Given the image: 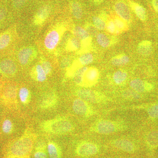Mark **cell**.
Here are the masks:
<instances>
[{"label":"cell","mask_w":158,"mask_h":158,"mask_svg":"<svg viewBox=\"0 0 158 158\" xmlns=\"http://www.w3.org/2000/svg\"><path fill=\"white\" fill-rule=\"evenodd\" d=\"M37 135L28 127L19 138L11 141L7 148L6 158H30Z\"/></svg>","instance_id":"obj_1"},{"label":"cell","mask_w":158,"mask_h":158,"mask_svg":"<svg viewBox=\"0 0 158 158\" xmlns=\"http://www.w3.org/2000/svg\"><path fill=\"white\" fill-rule=\"evenodd\" d=\"M67 31V25L63 21L53 24L48 29L44 38V48L49 53H56L63 35Z\"/></svg>","instance_id":"obj_2"},{"label":"cell","mask_w":158,"mask_h":158,"mask_svg":"<svg viewBox=\"0 0 158 158\" xmlns=\"http://www.w3.org/2000/svg\"><path fill=\"white\" fill-rule=\"evenodd\" d=\"M40 127L44 132L56 135L69 134L74 130L72 123L63 116L44 120L40 123Z\"/></svg>","instance_id":"obj_3"},{"label":"cell","mask_w":158,"mask_h":158,"mask_svg":"<svg viewBox=\"0 0 158 158\" xmlns=\"http://www.w3.org/2000/svg\"><path fill=\"white\" fill-rule=\"evenodd\" d=\"M127 127L123 121L99 119L91 125L90 131L100 135H107L125 131Z\"/></svg>","instance_id":"obj_4"},{"label":"cell","mask_w":158,"mask_h":158,"mask_svg":"<svg viewBox=\"0 0 158 158\" xmlns=\"http://www.w3.org/2000/svg\"><path fill=\"white\" fill-rule=\"evenodd\" d=\"M18 92L16 83L11 81L3 82L0 88V103L10 109H17Z\"/></svg>","instance_id":"obj_5"},{"label":"cell","mask_w":158,"mask_h":158,"mask_svg":"<svg viewBox=\"0 0 158 158\" xmlns=\"http://www.w3.org/2000/svg\"><path fill=\"white\" fill-rule=\"evenodd\" d=\"M17 29L15 25L0 33V56L9 55L13 51L18 41Z\"/></svg>","instance_id":"obj_6"},{"label":"cell","mask_w":158,"mask_h":158,"mask_svg":"<svg viewBox=\"0 0 158 158\" xmlns=\"http://www.w3.org/2000/svg\"><path fill=\"white\" fill-rule=\"evenodd\" d=\"M75 93L77 98L81 99L90 103H105L110 101V98L101 92L87 88L77 89Z\"/></svg>","instance_id":"obj_7"},{"label":"cell","mask_w":158,"mask_h":158,"mask_svg":"<svg viewBox=\"0 0 158 158\" xmlns=\"http://www.w3.org/2000/svg\"><path fill=\"white\" fill-rule=\"evenodd\" d=\"M38 50L35 46H23L17 52V60L20 65L23 67L28 66L37 58Z\"/></svg>","instance_id":"obj_8"},{"label":"cell","mask_w":158,"mask_h":158,"mask_svg":"<svg viewBox=\"0 0 158 158\" xmlns=\"http://www.w3.org/2000/svg\"><path fill=\"white\" fill-rule=\"evenodd\" d=\"M99 145L94 142L88 141H81L77 144L75 153L82 158H88L97 154L100 151Z\"/></svg>","instance_id":"obj_9"},{"label":"cell","mask_w":158,"mask_h":158,"mask_svg":"<svg viewBox=\"0 0 158 158\" xmlns=\"http://www.w3.org/2000/svg\"><path fill=\"white\" fill-rule=\"evenodd\" d=\"M72 108L77 115L86 118L94 116L97 113L90 103L81 98H77L73 101Z\"/></svg>","instance_id":"obj_10"},{"label":"cell","mask_w":158,"mask_h":158,"mask_svg":"<svg viewBox=\"0 0 158 158\" xmlns=\"http://www.w3.org/2000/svg\"><path fill=\"white\" fill-rule=\"evenodd\" d=\"M17 64L11 57L7 56L0 59V74L7 78L13 77L17 73Z\"/></svg>","instance_id":"obj_11"},{"label":"cell","mask_w":158,"mask_h":158,"mask_svg":"<svg viewBox=\"0 0 158 158\" xmlns=\"http://www.w3.org/2000/svg\"><path fill=\"white\" fill-rule=\"evenodd\" d=\"M59 97L56 92L51 91L45 94L41 98L39 107L43 110H47L55 108L59 102Z\"/></svg>","instance_id":"obj_12"},{"label":"cell","mask_w":158,"mask_h":158,"mask_svg":"<svg viewBox=\"0 0 158 158\" xmlns=\"http://www.w3.org/2000/svg\"><path fill=\"white\" fill-rule=\"evenodd\" d=\"M51 11L52 9L49 5H44L40 7L34 15L33 20V24L35 27H42L49 17Z\"/></svg>","instance_id":"obj_13"},{"label":"cell","mask_w":158,"mask_h":158,"mask_svg":"<svg viewBox=\"0 0 158 158\" xmlns=\"http://www.w3.org/2000/svg\"><path fill=\"white\" fill-rule=\"evenodd\" d=\"M99 73L97 69L95 67H89L84 75L83 84L81 87L88 88L92 87L98 81Z\"/></svg>","instance_id":"obj_14"},{"label":"cell","mask_w":158,"mask_h":158,"mask_svg":"<svg viewBox=\"0 0 158 158\" xmlns=\"http://www.w3.org/2000/svg\"><path fill=\"white\" fill-rule=\"evenodd\" d=\"M111 144L117 149L124 152L133 153L136 150V146L135 143L127 139L118 138L111 141Z\"/></svg>","instance_id":"obj_15"},{"label":"cell","mask_w":158,"mask_h":158,"mask_svg":"<svg viewBox=\"0 0 158 158\" xmlns=\"http://www.w3.org/2000/svg\"><path fill=\"white\" fill-rule=\"evenodd\" d=\"M72 32L74 36L81 40V48H85L88 47L90 44L91 38L90 35L85 28L80 26H75L72 30Z\"/></svg>","instance_id":"obj_16"},{"label":"cell","mask_w":158,"mask_h":158,"mask_svg":"<svg viewBox=\"0 0 158 158\" xmlns=\"http://www.w3.org/2000/svg\"><path fill=\"white\" fill-rule=\"evenodd\" d=\"M114 9L116 14L122 19L126 21L129 22L131 19V11L128 6L124 1L119 0L114 5Z\"/></svg>","instance_id":"obj_17"},{"label":"cell","mask_w":158,"mask_h":158,"mask_svg":"<svg viewBox=\"0 0 158 158\" xmlns=\"http://www.w3.org/2000/svg\"><path fill=\"white\" fill-rule=\"evenodd\" d=\"M130 86L134 91L138 93L150 91L153 88V86L152 84L139 79H134L131 81Z\"/></svg>","instance_id":"obj_18"},{"label":"cell","mask_w":158,"mask_h":158,"mask_svg":"<svg viewBox=\"0 0 158 158\" xmlns=\"http://www.w3.org/2000/svg\"><path fill=\"white\" fill-rule=\"evenodd\" d=\"M31 78L38 82L45 81L47 79V75L40 63H37L31 68L30 71Z\"/></svg>","instance_id":"obj_19"},{"label":"cell","mask_w":158,"mask_h":158,"mask_svg":"<svg viewBox=\"0 0 158 158\" xmlns=\"http://www.w3.org/2000/svg\"><path fill=\"white\" fill-rule=\"evenodd\" d=\"M47 151L49 158H62V149L55 141H49L47 144Z\"/></svg>","instance_id":"obj_20"},{"label":"cell","mask_w":158,"mask_h":158,"mask_svg":"<svg viewBox=\"0 0 158 158\" xmlns=\"http://www.w3.org/2000/svg\"><path fill=\"white\" fill-rule=\"evenodd\" d=\"M81 47V40L75 36L70 37L66 42L65 49L68 52H75Z\"/></svg>","instance_id":"obj_21"},{"label":"cell","mask_w":158,"mask_h":158,"mask_svg":"<svg viewBox=\"0 0 158 158\" xmlns=\"http://www.w3.org/2000/svg\"><path fill=\"white\" fill-rule=\"evenodd\" d=\"M18 94L20 101L23 104L27 105L31 102V92L27 87L25 86L20 87L18 90Z\"/></svg>","instance_id":"obj_22"},{"label":"cell","mask_w":158,"mask_h":158,"mask_svg":"<svg viewBox=\"0 0 158 158\" xmlns=\"http://www.w3.org/2000/svg\"><path fill=\"white\" fill-rule=\"evenodd\" d=\"M47 145L40 141L36 145L34 153V158H48Z\"/></svg>","instance_id":"obj_23"},{"label":"cell","mask_w":158,"mask_h":158,"mask_svg":"<svg viewBox=\"0 0 158 158\" xmlns=\"http://www.w3.org/2000/svg\"><path fill=\"white\" fill-rule=\"evenodd\" d=\"M138 53L142 56H147L152 52V44L148 40H143L139 44L138 46Z\"/></svg>","instance_id":"obj_24"},{"label":"cell","mask_w":158,"mask_h":158,"mask_svg":"<svg viewBox=\"0 0 158 158\" xmlns=\"http://www.w3.org/2000/svg\"><path fill=\"white\" fill-rule=\"evenodd\" d=\"M130 4L132 9L135 12L137 17L142 21H145L147 18L146 11L145 9L142 6L137 3L130 2Z\"/></svg>","instance_id":"obj_25"},{"label":"cell","mask_w":158,"mask_h":158,"mask_svg":"<svg viewBox=\"0 0 158 158\" xmlns=\"http://www.w3.org/2000/svg\"><path fill=\"white\" fill-rule=\"evenodd\" d=\"M88 69V67L87 66H83V67L78 69L74 73L72 78L73 79L74 82L77 85L81 87L82 84H83L84 75Z\"/></svg>","instance_id":"obj_26"},{"label":"cell","mask_w":158,"mask_h":158,"mask_svg":"<svg viewBox=\"0 0 158 158\" xmlns=\"http://www.w3.org/2000/svg\"><path fill=\"white\" fill-rule=\"evenodd\" d=\"M113 78L114 83L116 85H122L127 79V73L124 70H117L113 74Z\"/></svg>","instance_id":"obj_27"},{"label":"cell","mask_w":158,"mask_h":158,"mask_svg":"<svg viewBox=\"0 0 158 158\" xmlns=\"http://www.w3.org/2000/svg\"><path fill=\"white\" fill-rule=\"evenodd\" d=\"M129 57L124 54H121L118 56L113 57L111 59L112 65L116 66H121L126 65L129 62Z\"/></svg>","instance_id":"obj_28"},{"label":"cell","mask_w":158,"mask_h":158,"mask_svg":"<svg viewBox=\"0 0 158 158\" xmlns=\"http://www.w3.org/2000/svg\"><path fill=\"white\" fill-rule=\"evenodd\" d=\"M39 63L45 71L47 76H50L52 73V65L51 62L44 56L41 55L40 57Z\"/></svg>","instance_id":"obj_29"},{"label":"cell","mask_w":158,"mask_h":158,"mask_svg":"<svg viewBox=\"0 0 158 158\" xmlns=\"http://www.w3.org/2000/svg\"><path fill=\"white\" fill-rule=\"evenodd\" d=\"M70 9L74 17L77 19L81 18L83 15V11L80 3L77 2H72L70 5Z\"/></svg>","instance_id":"obj_30"},{"label":"cell","mask_w":158,"mask_h":158,"mask_svg":"<svg viewBox=\"0 0 158 158\" xmlns=\"http://www.w3.org/2000/svg\"><path fill=\"white\" fill-rule=\"evenodd\" d=\"M96 39L98 43L102 47H108L110 45V41L109 37L102 33L98 34Z\"/></svg>","instance_id":"obj_31"},{"label":"cell","mask_w":158,"mask_h":158,"mask_svg":"<svg viewBox=\"0 0 158 158\" xmlns=\"http://www.w3.org/2000/svg\"><path fill=\"white\" fill-rule=\"evenodd\" d=\"M2 130L6 134H10L13 131V124L9 119H6L3 121L2 125Z\"/></svg>","instance_id":"obj_32"},{"label":"cell","mask_w":158,"mask_h":158,"mask_svg":"<svg viewBox=\"0 0 158 158\" xmlns=\"http://www.w3.org/2000/svg\"><path fill=\"white\" fill-rule=\"evenodd\" d=\"M148 143L150 145H153L158 143V131H153L148 134L146 137Z\"/></svg>","instance_id":"obj_33"},{"label":"cell","mask_w":158,"mask_h":158,"mask_svg":"<svg viewBox=\"0 0 158 158\" xmlns=\"http://www.w3.org/2000/svg\"><path fill=\"white\" fill-rule=\"evenodd\" d=\"M92 20H93L94 25L97 30L102 31L104 30L106 27V23L104 20L102 19L100 17L96 16H94L92 19Z\"/></svg>","instance_id":"obj_34"},{"label":"cell","mask_w":158,"mask_h":158,"mask_svg":"<svg viewBox=\"0 0 158 158\" xmlns=\"http://www.w3.org/2000/svg\"><path fill=\"white\" fill-rule=\"evenodd\" d=\"M147 113L152 118H158V104L153 105L147 108Z\"/></svg>","instance_id":"obj_35"},{"label":"cell","mask_w":158,"mask_h":158,"mask_svg":"<svg viewBox=\"0 0 158 158\" xmlns=\"http://www.w3.org/2000/svg\"><path fill=\"white\" fill-rule=\"evenodd\" d=\"M85 30L88 32L90 36L95 37L97 35V29L94 25L88 23L85 24Z\"/></svg>","instance_id":"obj_36"},{"label":"cell","mask_w":158,"mask_h":158,"mask_svg":"<svg viewBox=\"0 0 158 158\" xmlns=\"http://www.w3.org/2000/svg\"><path fill=\"white\" fill-rule=\"evenodd\" d=\"M7 14H8V11L6 8L5 7L0 8V28L2 27L5 24Z\"/></svg>","instance_id":"obj_37"},{"label":"cell","mask_w":158,"mask_h":158,"mask_svg":"<svg viewBox=\"0 0 158 158\" xmlns=\"http://www.w3.org/2000/svg\"><path fill=\"white\" fill-rule=\"evenodd\" d=\"M114 24L117 29L119 30H123L125 28L126 25L124 22L119 18L115 19L114 20Z\"/></svg>","instance_id":"obj_38"},{"label":"cell","mask_w":158,"mask_h":158,"mask_svg":"<svg viewBox=\"0 0 158 158\" xmlns=\"http://www.w3.org/2000/svg\"><path fill=\"white\" fill-rule=\"evenodd\" d=\"M27 0H13L12 6L15 9H19L25 4Z\"/></svg>","instance_id":"obj_39"},{"label":"cell","mask_w":158,"mask_h":158,"mask_svg":"<svg viewBox=\"0 0 158 158\" xmlns=\"http://www.w3.org/2000/svg\"><path fill=\"white\" fill-rule=\"evenodd\" d=\"M106 27L107 30L109 33H111V34H113V33H115V31H116V28H115L116 26H115V24H114V22L113 21H110L108 23Z\"/></svg>","instance_id":"obj_40"},{"label":"cell","mask_w":158,"mask_h":158,"mask_svg":"<svg viewBox=\"0 0 158 158\" xmlns=\"http://www.w3.org/2000/svg\"><path fill=\"white\" fill-rule=\"evenodd\" d=\"M70 59L69 58H65L62 60V65L63 67H68V65L70 64Z\"/></svg>","instance_id":"obj_41"},{"label":"cell","mask_w":158,"mask_h":158,"mask_svg":"<svg viewBox=\"0 0 158 158\" xmlns=\"http://www.w3.org/2000/svg\"><path fill=\"white\" fill-rule=\"evenodd\" d=\"M152 4L155 10L158 13V0H152Z\"/></svg>","instance_id":"obj_42"},{"label":"cell","mask_w":158,"mask_h":158,"mask_svg":"<svg viewBox=\"0 0 158 158\" xmlns=\"http://www.w3.org/2000/svg\"><path fill=\"white\" fill-rule=\"evenodd\" d=\"M104 1L105 0H93L94 2L96 5H99Z\"/></svg>","instance_id":"obj_43"},{"label":"cell","mask_w":158,"mask_h":158,"mask_svg":"<svg viewBox=\"0 0 158 158\" xmlns=\"http://www.w3.org/2000/svg\"><path fill=\"white\" fill-rule=\"evenodd\" d=\"M115 33H116V34H119L120 33V30H118V29H116V31H115Z\"/></svg>","instance_id":"obj_44"},{"label":"cell","mask_w":158,"mask_h":158,"mask_svg":"<svg viewBox=\"0 0 158 158\" xmlns=\"http://www.w3.org/2000/svg\"><path fill=\"white\" fill-rule=\"evenodd\" d=\"M3 82L2 78H1V77H0V88H1V86H2V85Z\"/></svg>","instance_id":"obj_45"},{"label":"cell","mask_w":158,"mask_h":158,"mask_svg":"<svg viewBox=\"0 0 158 158\" xmlns=\"http://www.w3.org/2000/svg\"></svg>","instance_id":"obj_46"}]
</instances>
